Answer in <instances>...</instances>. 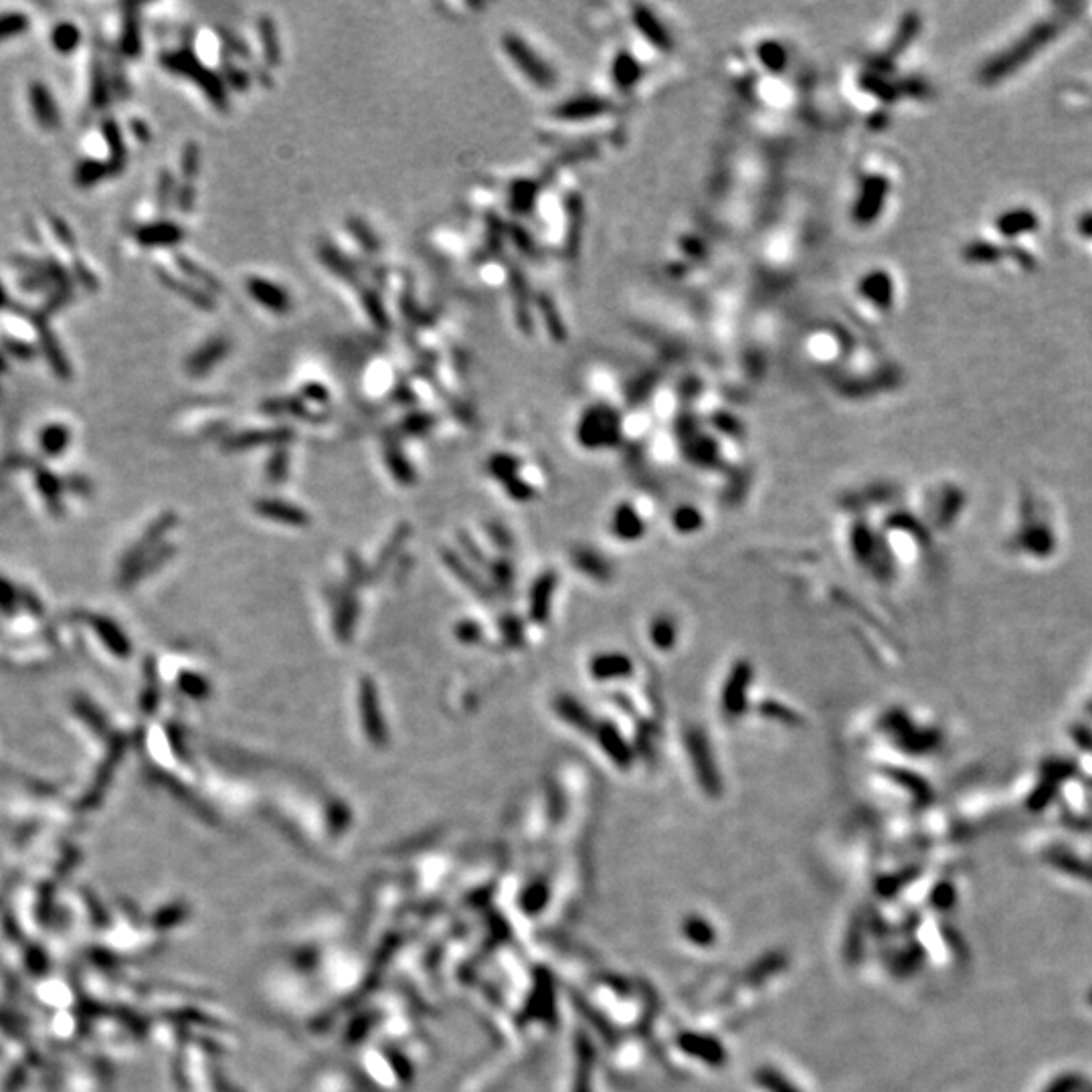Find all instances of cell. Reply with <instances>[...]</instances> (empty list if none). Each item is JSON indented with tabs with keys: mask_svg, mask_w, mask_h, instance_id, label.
I'll use <instances>...</instances> for the list:
<instances>
[{
	"mask_svg": "<svg viewBox=\"0 0 1092 1092\" xmlns=\"http://www.w3.org/2000/svg\"><path fill=\"white\" fill-rule=\"evenodd\" d=\"M1092 27V3L1036 4L977 67V84L996 90L1026 77Z\"/></svg>",
	"mask_w": 1092,
	"mask_h": 1092,
	"instance_id": "1",
	"label": "cell"
},
{
	"mask_svg": "<svg viewBox=\"0 0 1092 1092\" xmlns=\"http://www.w3.org/2000/svg\"><path fill=\"white\" fill-rule=\"evenodd\" d=\"M1048 215L1038 203L1018 200L997 211L963 247L969 266L1009 277L1036 276L1046 260Z\"/></svg>",
	"mask_w": 1092,
	"mask_h": 1092,
	"instance_id": "2",
	"label": "cell"
},
{
	"mask_svg": "<svg viewBox=\"0 0 1092 1092\" xmlns=\"http://www.w3.org/2000/svg\"><path fill=\"white\" fill-rule=\"evenodd\" d=\"M579 442L589 449L612 447L619 439V423L612 409L593 407L581 417L577 429Z\"/></svg>",
	"mask_w": 1092,
	"mask_h": 1092,
	"instance_id": "3",
	"label": "cell"
},
{
	"mask_svg": "<svg viewBox=\"0 0 1092 1092\" xmlns=\"http://www.w3.org/2000/svg\"><path fill=\"white\" fill-rule=\"evenodd\" d=\"M502 43H504L506 55L536 87L548 90V87L555 85V71L541 59L536 51L530 49V45H526V41H522L519 35L508 33L504 35Z\"/></svg>",
	"mask_w": 1092,
	"mask_h": 1092,
	"instance_id": "4",
	"label": "cell"
},
{
	"mask_svg": "<svg viewBox=\"0 0 1092 1092\" xmlns=\"http://www.w3.org/2000/svg\"><path fill=\"white\" fill-rule=\"evenodd\" d=\"M750 686H753V667L749 661H737L724 680L721 692V708L727 721H737L747 711Z\"/></svg>",
	"mask_w": 1092,
	"mask_h": 1092,
	"instance_id": "5",
	"label": "cell"
},
{
	"mask_svg": "<svg viewBox=\"0 0 1092 1092\" xmlns=\"http://www.w3.org/2000/svg\"><path fill=\"white\" fill-rule=\"evenodd\" d=\"M164 63H167L168 69L176 71V74L193 75L195 81H199L200 87H203V90L209 93L211 100H213L215 103H219V106H225V90H222V85L219 84V80H217V77L211 74V71H205L203 67H200L199 61H196V59L193 61V57L184 55V53L167 55V57H164Z\"/></svg>",
	"mask_w": 1092,
	"mask_h": 1092,
	"instance_id": "6",
	"label": "cell"
},
{
	"mask_svg": "<svg viewBox=\"0 0 1092 1092\" xmlns=\"http://www.w3.org/2000/svg\"><path fill=\"white\" fill-rule=\"evenodd\" d=\"M247 292H250V296L257 304H261L263 308L277 316L288 314L292 310V299H289L286 289L277 286V283L269 282L266 277L247 279Z\"/></svg>",
	"mask_w": 1092,
	"mask_h": 1092,
	"instance_id": "7",
	"label": "cell"
},
{
	"mask_svg": "<svg viewBox=\"0 0 1092 1092\" xmlns=\"http://www.w3.org/2000/svg\"><path fill=\"white\" fill-rule=\"evenodd\" d=\"M1058 100L1068 112L1092 116V71L1066 81L1060 87Z\"/></svg>",
	"mask_w": 1092,
	"mask_h": 1092,
	"instance_id": "8",
	"label": "cell"
},
{
	"mask_svg": "<svg viewBox=\"0 0 1092 1092\" xmlns=\"http://www.w3.org/2000/svg\"><path fill=\"white\" fill-rule=\"evenodd\" d=\"M595 733H597V738L599 743H601L603 753L612 759L613 765L625 769L634 763V749H631L629 743L625 741L623 734L617 731V727H613V724L609 722H603L595 727Z\"/></svg>",
	"mask_w": 1092,
	"mask_h": 1092,
	"instance_id": "9",
	"label": "cell"
},
{
	"mask_svg": "<svg viewBox=\"0 0 1092 1092\" xmlns=\"http://www.w3.org/2000/svg\"><path fill=\"white\" fill-rule=\"evenodd\" d=\"M591 674L597 678V682L619 680V678L634 674V661L628 656L617 654V651L595 656L591 660Z\"/></svg>",
	"mask_w": 1092,
	"mask_h": 1092,
	"instance_id": "10",
	"label": "cell"
},
{
	"mask_svg": "<svg viewBox=\"0 0 1092 1092\" xmlns=\"http://www.w3.org/2000/svg\"><path fill=\"white\" fill-rule=\"evenodd\" d=\"M229 348H231V344H229V340H227V338L209 340V343L200 346V348L196 350L193 356H190L189 362H186V370H189L190 375H196V376L205 375L206 370L213 369L215 365H219V362L225 359L227 354H229Z\"/></svg>",
	"mask_w": 1092,
	"mask_h": 1092,
	"instance_id": "11",
	"label": "cell"
},
{
	"mask_svg": "<svg viewBox=\"0 0 1092 1092\" xmlns=\"http://www.w3.org/2000/svg\"><path fill=\"white\" fill-rule=\"evenodd\" d=\"M612 530H613V536L621 538V541L634 542V541H639V538L645 535V522L634 506L619 504L613 512Z\"/></svg>",
	"mask_w": 1092,
	"mask_h": 1092,
	"instance_id": "12",
	"label": "cell"
},
{
	"mask_svg": "<svg viewBox=\"0 0 1092 1092\" xmlns=\"http://www.w3.org/2000/svg\"><path fill=\"white\" fill-rule=\"evenodd\" d=\"M360 704H362V722H365V731L370 737V741L381 743L385 738V728H382V718H381V711H379V700H376V692L375 686H370L369 682L362 684L360 690Z\"/></svg>",
	"mask_w": 1092,
	"mask_h": 1092,
	"instance_id": "13",
	"label": "cell"
},
{
	"mask_svg": "<svg viewBox=\"0 0 1092 1092\" xmlns=\"http://www.w3.org/2000/svg\"><path fill=\"white\" fill-rule=\"evenodd\" d=\"M30 103L35 107V116L45 128H55L59 123V112H57L55 102L51 100V93L47 91L45 85H30Z\"/></svg>",
	"mask_w": 1092,
	"mask_h": 1092,
	"instance_id": "14",
	"label": "cell"
},
{
	"mask_svg": "<svg viewBox=\"0 0 1092 1092\" xmlns=\"http://www.w3.org/2000/svg\"><path fill=\"white\" fill-rule=\"evenodd\" d=\"M1073 237L1076 245L1083 250L1092 261V203L1083 205L1073 217Z\"/></svg>",
	"mask_w": 1092,
	"mask_h": 1092,
	"instance_id": "15",
	"label": "cell"
},
{
	"mask_svg": "<svg viewBox=\"0 0 1092 1092\" xmlns=\"http://www.w3.org/2000/svg\"><path fill=\"white\" fill-rule=\"evenodd\" d=\"M557 714L565 722L577 727L579 731H591L593 727L591 716H589L587 711H584L577 700H573L571 696H562L561 700H557Z\"/></svg>",
	"mask_w": 1092,
	"mask_h": 1092,
	"instance_id": "16",
	"label": "cell"
},
{
	"mask_svg": "<svg viewBox=\"0 0 1092 1092\" xmlns=\"http://www.w3.org/2000/svg\"><path fill=\"white\" fill-rule=\"evenodd\" d=\"M180 239H183V231L173 222H160V225L146 227L144 231H140V241H144V245L146 243L148 245H173Z\"/></svg>",
	"mask_w": 1092,
	"mask_h": 1092,
	"instance_id": "17",
	"label": "cell"
},
{
	"mask_svg": "<svg viewBox=\"0 0 1092 1092\" xmlns=\"http://www.w3.org/2000/svg\"><path fill=\"white\" fill-rule=\"evenodd\" d=\"M678 638L676 623L672 617H657L650 625V639L660 651H667L674 648Z\"/></svg>",
	"mask_w": 1092,
	"mask_h": 1092,
	"instance_id": "18",
	"label": "cell"
},
{
	"mask_svg": "<svg viewBox=\"0 0 1092 1092\" xmlns=\"http://www.w3.org/2000/svg\"><path fill=\"white\" fill-rule=\"evenodd\" d=\"M603 110V103L597 100H574V102H567L562 103L561 107L557 110V116L562 118V120H584L589 116H597Z\"/></svg>",
	"mask_w": 1092,
	"mask_h": 1092,
	"instance_id": "19",
	"label": "cell"
},
{
	"mask_svg": "<svg viewBox=\"0 0 1092 1092\" xmlns=\"http://www.w3.org/2000/svg\"><path fill=\"white\" fill-rule=\"evenodd\" d=\"M555 587H557L555 574H546V577H542L541 581L536 583V587L532 589V617L536 619L545 617L548 599L552 597Z\"/></svg>",
	"mask_w": 1092,
	"mask_h": 1092,
	"instance_id": "20",
	"label": "cell"
},
{
	"mask_svg": "<svg viewBox=\"0 0 1092 1092\" xmlns=\"http://www.w3.org/2000/svg\"><path fill=\"white\" fill-rule=\"evenodd\" d=\"M320 260H322V263L326 267L332 269L334 273H338V277H344V279H354L356 277L352 263L346 260L343 253L336 251L334 247L322 245V250H320Z\"/></svg>",
	"mask_w": 1092,
	"mask_h": 1092,
	"instance_id": "21",
	"label": "cell"
},
{
	"mask_svg": "<svg viewBox=\"0 0 1092 1092\" xmlns=\"http://www.w3.org/2000/svg\"><path fill=\"white\" fill-rule=\"evenodd\" d=\"M536 199V186L532 183H526V180H520L512 186V195H510V203L512 209L516 213H526L528 206L532 205V200Z\"/></svg>",
	"mask_w": 1092,
	"mask_h": 1092,
	"instance_id": "22",
	"label": "cell"
},
{
	"mask_svg": "<svg viewBox=\"0 0 1092 1092\" xmlns=\"http://www.w3.org/2000/svg\"><path fill=\"white\" fill-rule=\"evenodd\" d=\"M29 29V20L20 13L0 14V41L17 37Z\"/></svg>",
	"mask_w": 1092,
	"mask_h": 1092,
	"instance_id": "23",
	"label": "cell"
},
{
	"mask_svg": "<svg viewBox=\"0 0 1092 1092\" xmlns=\"http://www.w3.org/2000/svg\"><path fill=\"white\" fill-rule=\"evenodd\" d=\"M672 522H674L678 532H694L702 526V514L692 506H682L674 512Z\"/></svg>",
	"mask_w": 1092,
	"mask_h": 1092,
	"instance_id": "24",
	"label": "cell"
},
{
	"mask_svg": "<svg viewBox=\"0 0 1092 1092\" xmlns=\"http://www.w3.org/2000/svg\"><path fill=\"white\" fill-rule=\"evenodd\" d=\"M260 33H261V43H263V51H266L267 61H269V63H277V61H279V41H277L276 27H273L272 20L261 19Z\"/></svg>",
	"mask_w": 1092,
	"mask_h": 1092,
	"instance_id": "25",
	"label": "cell"
},
{
	"mask_svg": "<svg viewBox=\"0 0 1092 1092\" xmlns=\"http://www.w3.org/2000/svg\"><path fill=\"white\" fill-rule=\"evenodd\" d=\"M80 39H81L80 30L69 23L59 25V27L53 30V45L57 47V51H61V53H69V51H74L77 43H80Z\"/></svg>",
	"mask_w": 1092,
	"mask_h": 1092,
	"instance_id": "26",
	"label": "cell"
},
{
	"mask_svg": "<svg viewBox=\"0 0 1092 1092\" xmlns=\"http://www.w3.org/2000/svg\"><path fill=\"white\" fill-rule=\"evenodd\" d=\"M362 306H365L366 314H369V318L375 322V326H379L382 330L389 328V316H387L385 308H382V302L376 294L366 292L365 298H362Z\"/></svg>",
	"mask_w": 1092,
	"mask_h": 1092,
	"instance_id": "27",
	"label": "cell"
},
{
	"mask_svg": "<svg viewBox=\"0 0 1092 1092\" xmlns=\"http://www.w3.org/2000/svg\"><path fill=\"white\" fill-rule=\"evenodd\" d=\"M261 512L267 516H273V520H283L289 522V524H298V522H304V514L298 508H289V506L283 504H276V502H269V504L261 506Z\"/></svg>",
	"mask_w": 1092,
	"mask_h": 1092,
	"instance_id": "28",
	"label": "cell"
},
{
	"mask_svg": "<svg viewBox=\"0 0 1092 1092\" xmlns=\"http://www.w3.org/2000/svg\"><path fill=\"white\" fill-rule=\"evenodd\" d=\"M348 225H350L352 235L359 237L360 245L365 247L366 251H379V239H376L375 233H372L369 227L365 225V222H362L360 219H350Z\"/></svg>",
	"mask_w": 1092,
	"mask_h": 1092,
	"instance_id": "29",
	"label": "cell"
},
{
	"mask_svg": "<svg viewBox=\"0 0 1092 1092\" xmlns=\"http://www.w3.org/2000/svg\"><path fill=\"white\" fill-rule=\"evenodd\" d=\"M178 260H180V261H178V263H180V267L184 269V273H189L190 277H196V279H199V282H203L205 286H209V288H213V289H219V282H217V279H215L213 276H209V273L203 272V269H200L199 266H196V263L189 261V260H186V257H183V255H180Z\"/></svg>",
	"mask_w": 1092,
	"mask_h": 1092,
	"instance_id": "30",
	"label": "cell"
},
{
	"mask_svg": "<svg viewBox=\"0 0 1092 1092\" xmlns=\"http://www.w3.org/2000/svg\"><path fill=\"white\" fill-rule=\"evenodd\" d=\"M102 173H103L102 164L91 162V160H90V162L80 164V168H77V173H75V178H77V183H80V184L87 186V184L96 183V180H100Z\"/></svg>",
	"mask_w": 1092,
	"mask_h": 1092,
	"instance_id": "31",
	"label": "cell"
},
{
	"mask_svg": "<svg viewBox=\"0 0 1092 1092\" xmlns=\"http://www.w3.org/2000/svg\"><path fill=\"white\" fill-rule=\"evenodd\" d=\"M183 160H184L183 173L186 176H195L196 170H199V146H196V144H189V146L184 148Z\"/></svg>",
	"mask_w": 1092,
	"mask_h": 1092,
	"instance_id": "32",
	"label": "cell"
},
{
	"mask_svg": "<svg viewBox=\"0 0 1092 1092\" xmlns=\"http://www.w3.org/2000/svg\"><path fill=\"white\" fill-rule=\"evenodd\" d=\"M1080 1084H1083V1083H1080L1078 1076L1064 1074V1076H1060V1078L1056 1080V1083L1050 1086L1046 1092H1078Z\"/></svg>",
	"mask_w": 1092,
	"mask_h": 1092,
	"instance_id": "33",
	"label": "cell"
},
{
	"mask_svg": "<svg viewBox=\"0 0 1092 1092\" xmlns=\"http://www.w3.org/2000/svg\"><path fill=\"white\" fill-rule=\"evenodd\" d=\"M541 310H542V316H545V320L548 322V328H551V332L555 336H562V328H561V322H558V316L555 312V306H552L551 302H546V299H541Z\"/></svg>",
	"mask_w": 1092,
	"mask_h": 1092,
	"instance_id": "34",
	"label": "cell"
},
{
	"mask_svg": "<svg viewBox=\"0 0 1092 1092\" xmlns=\"http://www.w3.org/2000/svg\"><path fill=\"white\" fill-rule=\"evenodd\" d=\"M1090 1003H1092V993H1090Z\"/></svg>",
	"mask_w": 1092,
	"mask_h": 1092,
	"instance_id": "35",
	"label": "cell"
},
{
	"mask_svg": "<svg viewBox=\"0 0 1092 1092\" xmlns=\"http://www.w3.org/2000/svg\"><path fill=\"white\" fill-rule=\"evenodd\" d=\"M1090 1092H1092V1090H1090Z\"/></svg>",
	"mask_w": 1092,
	"mask_h": 1092,
	"instance_id": "36",
	"label": "cell"
}]
</instances>
